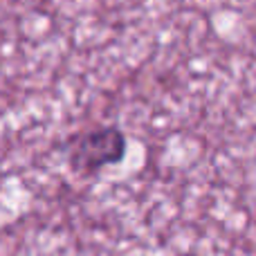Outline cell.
Returning <instances> with one entry per match:
<instances>
[{
    "label": "cell",
    "instance_id": "1",
    "mask_svg": "<svg viewBox=\"0 0 256 256\" xmlns=\"http://www.w3.org/2000/svg\"><path fill=\"white\" fill-rule=\"evenodd\" d=\"M126 153V137L117 128H99L76 140L70 162L76 171L94 173L102 166L117 164Z\"/></svg>",
    "mask_w": 256,
    "mask_h": 256
}]
</instances>
